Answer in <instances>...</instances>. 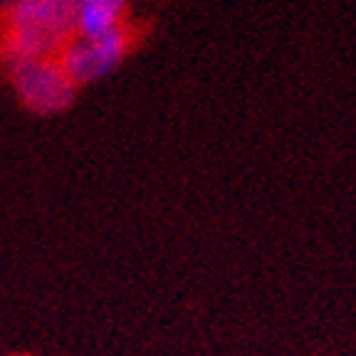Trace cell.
<instances>
[{
	"mask_svg": "<svg viewBox=\"0 0 356 356\" xmlns=\"http://www.w3.org/2000/svg\"><path fill=\"white\" fill-rule=\"evenodd\" d=\"M0 57L6 67L60 55L74 38V0H8L0 17Z\"/></svg>",
	"mask_w": 356,
	"mask_h": 356,
	"instance_id": "obj_1",
	"label": "cell"
},
{
	"mask_svg": "<svg viewBox=\"0 0 356 356\" xmlns=\"http://www.w3.org/2000/svg\"><path fill=\"white\" fill-rule=\"evenodd\" d=\"M17 97L30 111L38 114H57L72 104L77 87L62 72L57 57L47 60H25L8 67Z\"/></svg>",
	"mask_w": 356,
	"mask_h": 356,
	"instance_id": "obj_2",
	"label": "cell"
},
{
	"mask_svg": "<svg viewBox=\"0 0 356 356\" xmlns=\"http://www.w3.org/2000/svg\"><path fill=\"white\" fill-rule=\"evenodd\" d=\"M131 47V33L127 28H117L102 38L84 40L74 35L57 55L62 72L72 79L74 87L97 82L114 72Z\"/></svg>",
	"mask_w": 356,
	"mask_h": 356,
	"instance_id": "obj_3",
	"label": "cell"
},
{
	"mask_svg": "<svg viewBox=\"0 0 356 356\" xmlns=\"http://www.w3.org/2000/svg\"><path fill=\"white\" fill-rule=\"evenodd\" d=\"M127 10L129 0H74V35L92 40L124 28Z\"/></svg>",
	"mask_w": 356,
	"mask_h": 356,
	"instance_id": "obj_4",
	"label": "cell"
}]
</instances>
